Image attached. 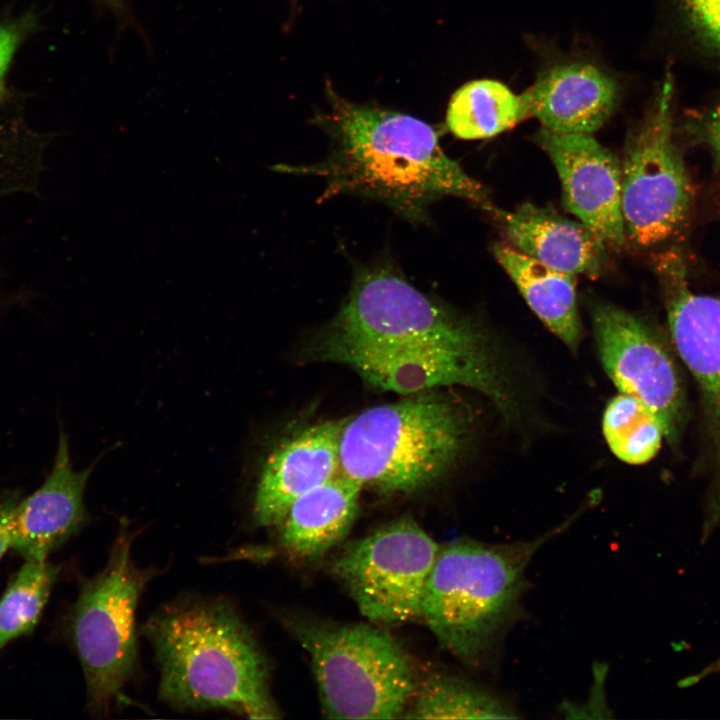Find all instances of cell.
<instances>
[{"instance_id": "obj_1", "label": "cell", "mask_w": 720, "mask_h": 720, "mask_svg": "<svg viewBox=\"0 0 720 720\" xmlns=\"http://www.w3.org/2000/svg\"><path fill=\"white\" fill-rule=\"evenodd\" d=\"M328 108L316 123L330 139L321 161L277 164L272 170L319 177V200L339 195L381 202L412 223L424 222L429 205L442 197L468 200L488 209V191L442 149L428 123L390 109L350 101L330 85Z\"/></svg>"}, {"instance_id": "obj_25", "label": "cell", "mask_w": 720, "mask_h": 720, "mask_svg": "<svg viewBox=\"0 0 720 720\" xmlns=\"http://www.w3.org/2000/svg\"><path fill=\"white\" fill-rule=\"evenodd\" d=\"M675 129L676 135L687 144L708 150L720 172V94L707 104L685 112L680 121L676 120Z\"/></svg>"}, {"instance_id": "obj_15", "label": "cell", "mask_w": 720, "mask_h": 720, "mask_svg": "<svg viewBox=\"0 0 720 720\" xmlns=\"http://www.w3.org/2000/svg\"><path fill=\"white\" fill-rule=\"evenodd\" d=\"M622 88L604 68L582 59L553 63L525 90L531 117L543 128L592 134L615 112Z\"/></svg>"}, {"instance_id": "obj_22", "label": "cell", "mask_w": 720, "mask_h": 720, "mask_svg": "<svg viewBox=\"0 0 720 720\" xmlns=\"http://www.w3.org/2000/svg\"><path fill=\"white\" fill-rule=\"evenodd\" d=\"M603 433L614 455L634 465L650 461L664 437L656 415L637 399L622 393L605 409Z\"/></svg>"}, {"instance_id": "obj_17", "label": "cell", "mask_w": 720, "mask_h": 720, "mask_svg": "<svg viewBox=\"0 0 720 720\" xmlns=\"http://www.w3.org/2000/svg\"><path fill=\"white\" fill-rule=\"evenodd\" d=\"M511 246L557 270L596 278L605 262L606 245L582 222L552 208L524 203L513 211L488 209Z\"/></svg>"}, {"instance_id": "obj_13", "label": "cell", "mask_w": 720, "mask_h": 720, "mask_svg": "<svg viewBox=\"0 0 720 720\" xmlns=\"http://www.w3.org/2000/svg\"><path fill=\"white\" fill-rule=\"evenodd\" d=\"M535 138L557 170L566 210L606 247H621L626 233L618 158L591 134L562 133L541 127Z\"/></svg>"}, {"instance_id": "obj_24", "label": "cell", "mask_w": 720, "mask_h": 720, "mask_svg": "<svg viewBox=\"0 0 720 720\" xmlns=\"http://www.w3.org/2000/svg\"><path fill=\"white\" fill-rule=\"evenodd\" d=\"M665 3L682 43L720 73V0H665Z\"/></svg>"}, {"instance_id": "obj_5", "label": "cell", "mask_w": 720, "mask_h": 720, "mask_svg": "<svg viewBox=\"0 0 720 720\" xmlns=\"http://www.w3.org/2000/svg\"><path fill=\"white\" fill-rule=\"evenodd\" d=\"M309 653L326 717L403 718L418 681L406 651L385 630L366 625H295Z\"/></svg>"}, {"instance_id": "obj_19", "label": "cell", "mask_w": 720, "mask_h": 720, "mask_svg": "<svg viewBox=\"0 0 720 720\" xmlns=\"http://www.w3.org/2000/svg\"><path fill=\"white\" fill-rule=\"evenodd\" d=\"M493 253L532 311L574 349L580 339L576 275L549 267L505 243L495 244Z\"/></svg>"}, {"instance_id": "obj_27", "label": "cell", "mask_w": 720, "mask_h": 720, "mask_svg": "<svg viewBox=\"0 0 720 720\" xmlns=\"http://www.w3.org/2000/svg\"><path fill=\"white\" fill-rule=\"evenodd\" d=\"M17 501L9 497L0 502V559L12 547V518Z\"/></svg>"}, {"instance_id": "obj_12", "label": "cell", "mask_w": 720, "mask_h": 720, "mask_svg": "<svg viewBox=\"0 0 720 720\" xmlns=\"http://www.w3.org/2000/svg\"><path fill=\"white\" fill-rule=\"evenodd\" d=\"M680 247L653 259L674 347L697 381L714 442L720 451V299L695 293Z\"/></svg>"}, {"instance_id": "obj_28", "label": "cell", "mask_w": 720, "mask_h": 720, "mask_svg": "<svg viewBox=\"0 0 720 720\" xmlns=\"http://www.w3.org/2000/svg\"><path fill=\"white\" fill-rule=\"evenodd\" d=\"M98 3L108 9L120 24H131L133 16L131 14L130 0H96Z\"/></svg>"}, {"instance_id": "obj_4", "label": "cell", "mask_w": 720, "mask_h": 720, "mask_svg": "<svg viewBox=\"0 0 720 720\" xmlns=\"http://www.w3.org/2000/svg\"><path fill=\"white\" fill-rule=\"evenodd\" d=\"M550 537L513 544L460 541L440 549L421 604V618L438 642L464 661H479L512 618L526 567Z\"/></svg>"}, {"instance_id": "obj_14", "label": "cell", "mask_w": 720, "mask_h": 720, "mask_svg": "<svg viewBox=\"0 0 720 720\" xmlns=\"http://www.w3.org/2000/svg\"><path fill=\"white\" fill-rule=\"evenodd\" d=\"M347 419L308 426L281 441L266 458L256 488L254 520L282 523L293 502L340 471V438Z\"/></svg>"}, {"instance_id": "obj_21", "label": "cell", "mask_w": 720, "mask_h": 720, "mask_svg": "<svg viewBox=\"0 0 720 720\" xmlns=\"http://www.w3.org/2000/svg\"><path fill=\"white\" fill-rule=\"evenodd\" d=\"M499 698L472 683L446 675H432L418 683L403 718L502 719L516 718Z\"/></svg>"}, {"instance_id": "obj_3", "label": "cell", "mask_w": 720, "mask_h": 720, "mask_svg": "<svg viewBox=\"0 0 720 720\" xmlns=\"http://www.w3.org/2000/svg\"><path fill=\"white\" fill-rule=\"evenodd\" d=\"M425 391L347 419L340 472L384 494H407L439 480L455 464L468 420L446 396Z\"/></svg>"}, {"instance_id": "obj_18", "label": "cell", "mask_w": 720, "mask_h": 720, "mask_svg": "<svg viewBox=\"0 0 720 720\" xmlns=\"http://www.w3.org/2000/svg\"><path fill=\"white\" fill-rule=\"evenodd\" d=\"M363 486L340 471L306 492L290 506L280 542L291 555L311 559L324 555L350 532Z\"/></svg>"}, {"instance_id": "obj_6", "label": "cell", "mask_w": 720, "mask_h": 720, "mask_svg": "<svg viewBox=\"0 0 720 720\" xmlns=\"http://www.w3.org/2000/svg\"><path fill=\"white\" fill-rule=\"evenodd\" d=\"M675 78L667 69L649 107L628 137L621 209L626 237L641 248L679 235L691 214L694 189L678 145Z\"/></svg>"}, {"instance_id": "obj_9", "label": "cell", "mask_w": 720, "mask_h": 720, "mask_svg": "<svg viewBox=\"0 0 720 720\" xmlns=\"http://www.w3.org/2000/svg\"><path fill=\"white\" fill-rule=\"evenodd\" d=\"M438 551L437 543L406 517L348 545L331 570L365 617L399 624L421 617Z\"/></svg>"}, {"instance_id": "obj_2", "label": "cell", "mask_w": 720, "mask_h": 720, "mask_svg": "<svg viewBox=\"0 0 720 720\" xmlns=\"http://www.w3.org/2000/svg\"><path fill=\"white\" fill-rule=\"evenodd\" d=\"M143 631L160 666V695L170 704L279 717L265 657L229 603L180 601L160 610Z\"/></svg>"}, {"instance_id": "obj_10", "label": "cell", "mask_w": 720, "mask_h": 720, "mask_svg": "<svg viewBox=\"0 0 720 720\" xmlns=\"http://www.w3.org/2000/svg\"><path fill=\"white\" fill-rule=\"evenodd\" d=\"M318 344L316 353L321 360L353 368L375 388L411 395L460 385L484 393L504 413L513 411L484 348L365 344L325 335Z\"/></svg>"}, {"instance_id": "obj_11", "label": "cell", "mask_w": 720, "mask_h": 720, "mask_svg": "<svg viewBox=\"0 0 720 720\" xmlns=\"http://www.w3.org/2000/svg\"><path fill=\"white\" fill-rule=\"evenodd\" d=\"M600 359L620 393L649 408L670 444L678 441L684 398L675 364L657 335L639 318L607 303L593 307Z\"/></svg>"}, {"instance_id": "obj_8", "label": "cell", "mask_w": 720, "mask_h": 720, "mask_svg": "<svg viewBox=\"0 0 720 720\" xmlns=\"http://www.w3.org/2000/svg\"><path fill=\"white\" fill-rule=\"evenodd\" d=\"M325 336L365 344L484 348L473 325L390 265L360 267Z\"/></svg>"}, {"instance_id": "obj_23", "label": "cell", "mask_w": 720, "mask_h": 720, "mask_svg": "<svg viewBox=\"0 0 720 720\" xmlns=\"http://www.w3.org/2000/svg\"><path fill=\"white\" fill-rule=\"evenodd\" d=\"M58 572L47 560H26L0 599V649L34 629Z\"/></svg>"}, {"instance_id": "obj_16", "label": "cell", "mask_w": 720, "mask_h": 720, "mask_svg": "<svg viewBox=\"0 0 720 720\" xmlns=\"http://www.w3.org/2000/svg\"><path fill=\"white\" fill-rule=\"evenodd\" d=\"M95 462L83 470L71 464L68 439L61 432L50 473L30 496L17 501L12 548L25 560L44 561L87 518L83 495Z\"/></svg>"}, {"instance_id": "obj_7", "label": "cell", "mask_w": 720, "mask_h": 720, "mask_svg": "<svg viewBox=\"0 0 720 720\" xmlns=\"http://www.w3.org/2000/svg\"><path fill=\"white\" fill-rule=\"evenodd\" d=\"M132 540L121 526L104 569L85 583L72 611V639L96 712L109 710L135 668L136 607L151 574L132 561Z\"/></svg>"}, {"instance_id": "obj_26", "label": "cell", "mask_w": 720, "mask_h": 720, "mask_svg": "<svg viewBox=\"0 0 720 720\" xmlns=\"http://www.w3.org/2000/svg\"><path fill=\"white\" fill-rule=\"evenodd\" d=\"M33 26L31 17L0 22V96L4 76L10 63ZM13 116H0V137L8 130Z\"/></svg>"}, {"instance_id": "obj_20", "label": "cell", "mask_w": 720, "mask_h": 720, "mask_svg": "<svg viewBox=\"0 0 720 720\" xmlns=\"http://www.w3.org/2000/svg\"><path fill=\"white\" fill-rule=\"evenodd\" d=\"M526 92L515 94L492 79L467 82L452 95L446 123L453 135L464 140L499 135L530 118Z\"/></svg>"}]
</instances>
